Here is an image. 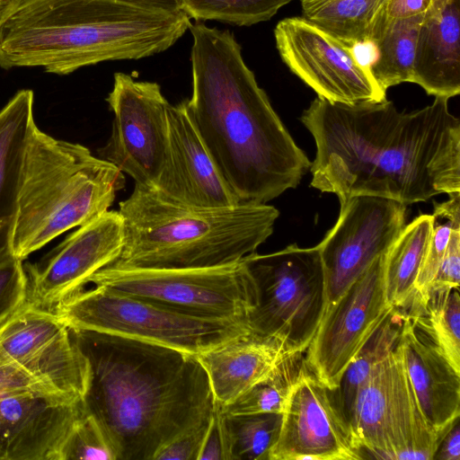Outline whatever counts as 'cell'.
I'll return each instance as SVG.
<instances>
[{
	"label": "cell",
	"instance_id": "6da1fadb",
	"mask_svg": "<svg viewBox=\"0 0 460 460\" xmlns=\"http://www.w3.org/2000/svg\"><path fill=\"white\" fill-rule=\"evenodd\" d=\"M448 100L400 112L386 99L344 104L317 96L301 117L316 146L311 186L341 204L375 196L407 206L460 191V120Z\"/></svg>",
	"mask_w": 460,
	"mask_h": 460
},
{
	"label": "cell",
	"instance_id": "7a4b0ae2",
	"mask_svg": "<svg viewBox=\"0 0 460 460\" xmlns=\"http://www.w3.org/2000/svg\"><path fill=\"white\" fill-rule=\"evenodd\" d=\"M190 118L240 203L267 204L311 167L228 31L191 24Z\"/></svg>",
	"mask_w": 460,
	"mask_h": 460
},
{
	"label": "cell",
	"instance_id": "3957f363",
	"mask_svg": "<svg viewBox=\"0 0 460 460\" xmlns=\"http://www.w3.org/2000/svg\"><path fill=\"white\" fill-rule=\"evenodd\" d=\"M70 331L89 367L84 409L101 425L118 460H155L172 438L213 411L214 396L197 356Z\"/></svg>",
	"mask_w": 460,
	"mask_h": 460
},
{
	"label": "cell",
	"instance_id": "277c9868",
	"mask_svg": "<svg viewBox=\"0 0 460 460\" xmlns=\"http://www.w3.org/2000/svg\"><path fill=\"white\" fill-rule=\"evenodd\" d=\"M191 26L184 13L116 0H12L0 14V66L68 75L161 53Z\"/></svg>",
	"mask_w": 460,
	"mask_h": 460
},
{
	"label": "cell",
	"instance_id": "5b68a950",
	"mask_svg": "<svg viewBox=\"0 0 460 460\" xmlns=\"http://www.w3.org/2000/svg\"><path fill=\"white\" fill-rule=\"evenodd\" d=\"M118 211L124 243L110 265L144 269L209 268L239 261L271 235L279 216L267 204L189 206L136 183Z\"/></svg>",
	"mask_w": 460,
	"mask_h": 460
},
{
	"label": "cell",
	"instance_id": "8992f818",
	"mask_svg": "<svg viewBox=\"0 0 460 460\" xmlns=\"http://www.w3.org/2000/svg\"><path fill=\"white\" fill-rule=\"evenodd\" d=\"M125 183L123 172L112 164L35 124L22 166L13 256L23 261L56 237L106 212Z\"/></svg>",
	"mask_w": 460,
	"mask_h": 460
},
{
	"label": "cell",
	"instance_id": "52a82bcc",
	"mask_svg": "<svg viewBox=\"0 0 460 460\" xmlns=\"http://www.w3.org/2000/svg\"><path fill=\"white\" fill-rule=\"evenodd\" d=\"M52 312L70 329L120 336L195 356L249 331L246 322L192 315L102 286L73 294Z\"/></svg>",
	"mask_w": 460,
	"mask_h": 460
},
{
	"label": "cell",
	"instance_id": "ba28073f",
	"mask_svg": "<svg viewBox=\"0 0 460 460\" xmlns=\"http://www.w3.org/2000/svg\"><path fill=\"white\" fill-rule=\"evenodd\" d=\"M258 300L247 318L250 332L282 341L292 352H305L326 309L323 262L316 246L296 243L283 250L245 257Z\"/></svg>",
	"mask_w": 460,
	"mask_h": 460
},
{
	"label": "cell",
	"instance_id": "9c48e42d",
	"mask_svg": "<svg viewBox=\"0 0 460 460\" xmlns=\"http://www.w3.org/2000/svg\"><path fill=\"white\" fill-rule=\"evenodd\" d=\"M349 426L359 450L373 457L433 459L444 436L422 413L398 343L358 387Z\"/></svg>",
	"mask_w": 460,
	"mask_h": 460
},
{
	"label": "cell",
	"instance_id": "30bf717a",
	"mask_svg": "<svg viewBox=\"0 0 460 460\" xmlns=\"http://www.w3.org/2000/svg\"><path fill=\"white\" fill-rule=\"evenodd\" d=\"M88 283L185 314L246 323L258 300L245 258L226 265L195 269L108 265L94 273Z\"/></svg>",
	"mask_w": 460,
	"mask_h": 460
},
{
	"label": "cell",
	"instance_id": "8fae6325",
	"mask_svg": "<svg viewBox=\"0 0 460 460\" xmlns=\"http://www.w3.org/2000/svg\"><path fill=\"white\" fill-rule=\"evenodd\" d=\"M274 36L282 61L318 97L344 104L386 99L355 47L303 16L279 21Z\"/></svg>",
	"mask_w": 460,
	"mask_h": 460
},
{
	"label": "cell",
	"instance_id": "7c38bea8",
	"mask_svg": "<svg viewBox=\"0 0 460 460\" xmlns=\"http://www.w3.org/2000/svg\"><path fill=\"white\" fill-rule=\"evenodd\" d=\"M113 121L100 158L130 176L136 184L155 188L168 144L167 113L171 103L155 82L137 81L116 73L106 98Z\"/></svg>",
	"mask_w": 460,
	"mask_h": 460
},
{
	"label": "cell",
	"instance_id": "4fadbf2b",
	"mask_svg": "<svg viewBox=\"0 0 460 460\" xmlns=\"http://www.w3.org/2000/svg\"><path fill=\"white\" fill-rule=\"evenodd\" d=\"M379 256L324 311L305 351L308 369L335 390L353 358L394 308L387 302Z\"/></svg>",
	"mask_w": 460,
	"mask_h": 460
},
{
	"label": "cell",
	"instance_id": "5bb4252c",
	"mask_svg": "<svg viewBox=\"0 0 460 460\" xmlns=\"http://www.w3.org/2000/svg\"><path fill=\"white\" fill-rule=\"evenodd\" d=\"M0 363L70 397L82 399L87 388L88 362L70 328L52 311L27 302L0 325Z\"/></svg>",
	"mask_w": 460,
	"mask_h": 460
},
{
	"label": "cell",
	"instance_id": "9a60e30c",
	"mask_svg": "<svg viewBox=\"0 0 460 460\" xmlns=\"http://www.w3.org/2000/svg\"><path fill=\"white\" fill-rule=\"evenodd\" d=\"M406 206L396 200L354 196L341 204L334 226L317 245L324 271L326 307L377 257L405 226Z\"/></svg>",
	"mask_w": 460,
	"mask_h": 460
},
{
	"label": "cell",
	"instance_id": "2e32d148",
	"mask_svg": "<svg viewBox=\"0 0 460 460\" xmlns=\"http://www.w3.org/2000/svg\"><path fill=\"white\" fill-rule=\"evenodd\" d=\"M124 243L119 211L107 210L78 226L49 254L24 266L28 279L27 303L50 310L84 289L90 278L119 256Z\"/></svg>",
	"mask_w": 460,
	"mask_h": 460
},
{
	"label": "cell",
	"instance_id": "e0dca14e",
	"mask_svg": "<svg viewBox=\"0 0 460 460\" xmlns=\"http://www.w3.org/2000/svg\"><path fill=\"white\" fill-rule=\"evenodd\" d=\"M361 458L364 456L333 391L307 368L288 397L269 460Z\"/></svg>",
	"mask_w": 460,
	"mask_h": 460
},
{
	"label": "cell",
	"instance_id": "ac0fdd59",
	"mask_svg": "<svg viewBox=\"0 0 460 460\" xmlns=\"http://www.w3.org/2000/svg\"><path fill=\"white\" fill-rule=\"evenodd\" d=\"M84 411L82 399L62 394L22 391L0 396V460H58Z\"/></svg>",
	"mask_w": 460,
	"mask_h": 460
},
{
	"label": "cell",
	"instance_id": "d6986e66",
	"mask_svg": "<svg viewBox=\"0 0 460 460\" xmlns=\"http://www.w3.org/2000/svg\"><path fill=\"white\" fill-rule=\"evenodd\" d=\"M167 119V150L154 189L172 200L193 207L239 204L195 128L185 100L169 106Z\"/></svg>",
	"mask_w": 460,
	"mask_h": 460
},
{
	"label": "cell",
	"instance_id": "ffe728a7",
	"mask_svg": "<svg viewBox=\"0 0 460 460\" xmlns=\"http://www.w3.org/2000/svg\"><path fill=\"white\" fill-rule=\"evenodd\" d=\"M398 345L422 413L444 436L460 416V372L404 311Z\"/></svg>",
	"mask_w": 460,
	"mask_h": 460
},
{
	"label": "cell",
	"instance_id": "44dd1931",
	"mask_svg": "<svg viewBox=\"0 0 460 460\" xmlns=\"http://www.w3.org/2000/svg\"><path fill=\"white\" fill-rule=\"evenodd\" d=\"M292 352L278 339L250 331L197 355L215 402L225 407L263 379Z\"/></svg>",
	"mask_w": 460,
	"mask_h": 460
},
{
	"label": "cell",
	"instance_id": "7402d4cb",
	"mask_svg": "<svg viewBox=\"0 0 460 460\" xmlns=\"http://www.w3.org/2000/svg\"><path fill=\"white\" fill-rule=\"evenodd\" d=\"M412 83L435 97L460 93V0H435L418 32Z\"/></svg>",
	"mask_w": 460,
	"mask_h": 460
},
{
	"label": "cell",
	"instance_id": "603a6c76",
	"mask_svg": "<svg viewBox=\"0 0 460 460\" xmlns=\"http://www.w3.org/2000/svg\"><path fill=\"white\" fill-rule=\"evenodd\" d=\"M33 106V92L22 89L0 109V266L15 258L13 234L25 146L36 124Z\"/></svg>",
	"mask_w": 460,
	"mask_h": 460
},
{
	"label": "cell",
	"instance_id": "cb8c5ba5",
	"mask_svg": "<svg viewBox=\"0 0 460 460\" xmlns=\"http://www.w3.org/2000/svg\"><path fill=\"white\" fill-rule=\"evenodd\" d=\"M436 217L420 215L404 226L383 257L387 302L394 308L409 305L414 283L428 249Z\"/></svg>",
	"mask_w": 460,
	"mask_h": 460
},
{
	"label": "cell",
	"instance_id": "d4e9b609",
	"mask_svg": "<svg viewBox=\"0 0 460 460\" xmlns=\"http://www.w3.org/2000/svg\"><path fill=\"white\" fill-rule=\"evenodd\" d=\"M388 0H301L303 17L353 47L370 43Z\"/></svg>",
	"mask_w": 460,
	"mask_h": 460
},
{
	"label": "cell",
	"instance_id": "484cf974",
	"mask_svg": "<svg viewBox=\"0 0 460 460\" xmlns=\"http://www.w3.org/2000/svg\"><path fill=\"white\" fill-rule=\"evenodd\" d=\"M423 17L391 21L374 33L369 44L375 57L368 67L384 91L402 83H412L417 38Z\"/></svg>",
	"mask_w": 460,
	"mask_h": 460
},
{
	"label": "cell",
	"instance_id": "4316f807",
	"mask_svg": "<svg viewBox=\"0 0 460 460\" xmlns=\"http://www.w3.org/2000/svg\"><path fill=\"white\" fill-rule=\"evenodd\" d=\"M403 311L460 372L459 288L430 292L425 305Z\"/></svg>",
	"mask_w": 460,
	"mask_h": 460
},
{
	"label": "cell",
	"instance_id": "83f0119b",
	"mask_svg": "<svg viewBox=\"0 0 460 460\" xmlns=\"http://www.w3.org/2000/svg\"><path fill=\"white\" fill-rule=\"evenodd\" d=\"M402 322L403 311L394 307L353 358L339 386L332 390L349 423L358 387L373 367L396 347Z\"/></svg>",
	"mask_w": 460,
	"mask_h": 460
},
{
	"label": "cell",
	"instance_id": "f1b7e54d",
	"mask_svg": "<svg viewBox=\"0 0 460 460\" xmlns=\"http://www.w3.org/2000/svg\"><path fill=\"white\" fill-rule=\"evenodd\" d=\"M307 368L305 352L291 353L263 379L222 409L232 415L282 413L293 386Z\"/></svg>",
	"mask_w": 460,
	"mask_h": 460
},
{
	"label": "cell",
	"instance_id": "f546056e",
	"mask_svg": "<svg viewBox=\"0 0 460 460\" xmlns=\"http://www.w3.org/2000/svg\"><path fill=\"white\" fill-rule=\"evenodd\" d=\"M224 417L232 460H269L279 435L282 413L224 412Z\"/></svg>",
	"mask_w": 460,
	"mask_h": 460
},
{
	"label": "cell",
	"instance_id": "4dcf8cb0",
	"mask_svg": "<svg viewBox=\"0 0 460 460\" xmlns=\"http://www.w3.org/2000/svg\"><path fill=\"white\" fill-rule=\"evenodd\" d=\"M183 11L192 19L213 20L250 26L271 19L293 0H182Z\"/></svg>",
	"mask_w": 460,
	"mask_h": 460
},
{
	"label": "cell",
	"instance_id": "1f68e13d",
	"mask_svg": "<svg viewBox=\"0 0 460 460\" xmlns=\"http://www.w3.org/2000/svg\"><path fill=\"white\" fill-rule=\"evenodd\" d=\"M68 459L118 460L111 441L85 411L74 423L59 450L58 460Z\"/></svg>",
	"mask_w": 460,
	"mask_h": 460
},
{
	"label": "cell",
	"instance_id": "d6a6232c",
	"mask_svg": "<svg viewBox=\"0 0 460 460\" xmlns=\"http://www.w3.org/2000/svg\"><path fill=\"white\" fill-rule=\"evenodd\" d=\"M28 279L22 261L16 258L0 266V325L27 301Z\"/></svg>",
	"mask_w": 460,
	"mask_h": 460
},
{
	"label": "cell",
	"instance_id": "836d02e7",
	"mask_svg": "<svg viewBox=\"0 0 460 460\" xmlns=\"http://www.w3.org/2000/svg\"><path fill=\"white\" fill-rule=\"evenodd\" d=\"M212 412L172 438L158 451L155 460H199Z\"/></svg>",
	"mask_w": 460,
	"mask_h": 460
},
{
	"label": "cell",
	"instance_id": "e575fe53",
	"mask_svg": "<svg viewBox=\"0 0 460 460\" xmlns=\"http://www.w3.org/2000/svg\"><path fill=\"white\" fill-rule=\"evenodd\" d=\"M460 283V229H452L447 250L429 292L459 288Z\"/></svg>",
	"mask_w": 460,
	"mask_h": 460
},
{
	"label": "cell",
	"instance_id": "d590c367",
	"mask_svg": "<svg viewBox=\"0 0 460 460\" xmlns=\"http://www.w3.org/2000/svg\"><path fill=\"white\" fill-rule=\"evenodd\" d=\"M199 460H232L224 411L216 402Z\"/></svg>",
	"mask_w": 460,
	"mask_h": 460
},
{
	"label": "cell",
	"instance_id": "8d00e7d4",
	"mask_svg": "<svg viewBox=\"0 0 460 460\" xmlns=\"http://www.w3.org/2000/svg\"><path fill=\"white\" fill-rule=\"evenodd\" d=\"M22 391L61 394L14 367L0 363V396Z\"/></svg>",
	"mask_w": 460,
	"mask_h": 460
},
{
	"label": "cell",
	"instance_id": "74e56055",
	"mask_svg": "<svg viewBox=\"0 0 460 460\" xmlns=\"http://www.w3.org/2000/svg\"><path fill=\"white\" fill-rule=\"evenodd\" d=\"M434 2L435 0H388L383 19L374 33L385 22L425 15Z\"/></svg>",
	"mask_w": 460,
	"mask_h": 460
},
{
	"label": "cell",
	"instance_id": "f35d334b",
	"mask_svg": "<svg viewBox=\"0 0 460 460\" xmlns=\"http://www.w3.org/2000/svg\"><path fill=\"white\" fill-rule=\"evenodd\" d=\"M433 459L460 460V425L456 420L441 438Z\"/></svg>",
	"mask_w": 460,
	"mask_h": 460
},
{
	"label": "cell",
	"instance_id": "ab89813d",
	"mask_svg": "<svg viewBox=\"0 0 460 460\" xmlns=\"http://www.w3.org/2000/svg\"><path fill=\"white\" fill-rule=\"evenodd\" d=\"M447 201L435 203V217H446L455 229H460V191L448 194Z\"/></svg>",
	"mask_w": 460,
	"mask_h": 460
},
{
	"label": "cell",
	"instance_id": "60d3db41",
	"mask_svg": "<svg viewBox=\"0 0 460 460\" xmlns=\"http://www.w3.org/2000/svg\"><path fill=\"white\" fill-rule=\"evenodd\" d=\"M141 8L162 11L166 13H181L183 11L182 0H116ZM185 13V12H184Z\"/></svg>",
	"mask_w": 460,
	"mask_h": 460
},
{
	"label": "cell",
	"instance_id": "b9f144b4",
	"mask_svg": "<svg viewBox=\"0 0 460 460\" xmlns=\"http://www.w3.org/2000/svg\"><path fill=\"white\" fill-rule=\"evenodd\" d=\"M12 0H0V14Z\"/></svg>",
	"mask_w": 460,
	"mask_h": 460
}]
</instances>
